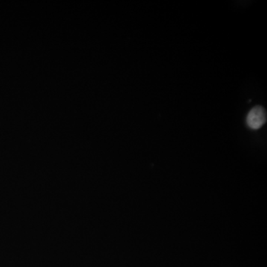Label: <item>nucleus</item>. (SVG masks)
<instances>
[{
    "label": "nucleus",
    "mask_w": 267,
    "mask_h": 267,
    "mask_svg": "<svg viewBox=\"0 0 267 267\" xmlns=\"http://www.w3.org/2000/svg\"><path fill=\"white\" fill-rule=\"evenodd\" d=\"M267 121V111L260 105L252 108L247 117V123L252 129H259L265 124Z\"/></svg>",
    "instance_id": "nucleus-1"
}]
</instances>
